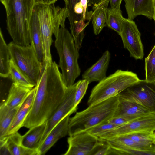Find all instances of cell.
<instances>
[{
    "label": "cell",
    "instance_id": "obj_13",
    "mask_svg": "<svg viewBox=\"0 0 155 155\" xmlns=\"http://www.w3.org/2000/svg\"><path fill=\"white\" fill-rule=\"evenodd\" d=\"M70 116L64 117L50 131L38 149V155L45 154L59 139L68 134Z\"/></svg>",
    "mask_w": 155,
    "mask_h": 155
},
{
    "label": "cell",
    "instance_id": "obj_5",
    "mask_svg": "<svg viewBox=\"0 0 155 155\" xmlns=\"http://www.w3.org/2000/svg\"><path fill=\"white\" fill-rule=\"evenodd\" d=\"M34 9L38 16L41 27L44 52V65L52 61L50 48L52 35L55 37L60 27H65V21L69 15L65 8H61L54 4H35Z\"/></svg>",
    "mask_w": 155,
    "mask_h": 155
},
{
    "label": "cell",
    "instance_id": "obj_11",
    "mask_svg": "<svg viewBox=\"0 0 155 155\" xmlns=\"http://www.w3.org/2000/svg\"><path fill=\"white\" fill-rule=\"evenodd\" d=\"M77 84V82L67 88L61 102L46 121V129L41 144L50 131L62 119L77 111V108L75 107L74 101Z\"/></svg>",
    "mask_w": 155,
    "mask_h": 155
},
{
    "label": "cell",
    "instance_id": "obj_1",
    "mask_svg": "<svg viewBox=\"0 0 155 155\" xmlns=\"http://www.w3.org/2000/svg\"><path fill=\"white\" fill-rule=\"evenodd\" d=\"M31 109L23 126L28 128L42 124L49 118L58 106L67 88L58 65L46 63L36 85Z\"/></svg>",
    "mask_w": 155,
    "mask_h": 155
},
{
    "label": "cell",
    "instance_id": "obj_15",
    "mask_svg": "<svg viewBox=\"0 0 155 155\" xmlns=\"http://www.w3.org/2000/svg\"><path fill=\"white\" fill-rule=\"evenodd\" d=\"M36 88H33L18 107L8 130L7 136L16 132L23 127L24 122L29 113L33 104Z\"/></svg>",
    "mask_w": 155,
    "mask_h": 155
},
{
    "label": "cell",
    "instance_id": "obj_32",
    "mask_svg": "<svg viewBox=\"0 0 155 155\" xmlns=\"http://www.w3.org/2000/svg\"><path fill=\"white\" fill-rule=\"evenodd\" d=\"M109 149L110 146L106 140L99 138L91 155H108Z\"/></svg>",
    "mask_w": 155,
    "mask_h": 155
},
{
    "label": "cell",
    "instance_id": "obj_12",
    "mask_svg": "<svg viewBox=\"0 0 155 155\" xmlns=\"http://www.w3.org/2000/svg\"><path fill=\"white\" fill-rule=\"evenodd\" d=\"M99 140L97 137L87 131L69 136L67 140L68 149L64 155H91Z\"/></svg>",
    "mask_w": 155,
    "mask_h": 155
},
{
    "label": "cell",
    "instance_id": "obj_17",
    "mask_svg": "<svg viewBox=\"0 0 155 155\" xmlns=\"http://www.w3.org/2000/svg\"><path fill=\"white\" fill-rule=\"evenodd\" d=\"M113 117H123L133 120L151 113L148 110L134 102L120 99Z\"/></svg>",
    "mask_w": 155,
    "mask_h": 155
},
{
    "label": "cell",
    "instance_id": "obj_14",
    "mask_svg": "<svg viewBox=\"0 0 155 155\" xmlns=\"http://www.w3.org/2000/svg\"><path fill=\"white\" fill-rule=\"evenodd\" d=\"M110 56L108 50L105 51L99 59L83 73L82 79L87 80L90 83L99 82L106 77Z\"/></svg>",
    "mask_w": 155,
    "mask_h": 155
},
{
    "label": "cell",
    "instance_id": "obj_20",
    "mask_svg": "<svg viewBox=\"0 0 155 155\" xmlns=\"http://www.w3.org/2000/svg\"><path fill=\"white\" fill-rule=\"evenodd\" d=\"M110 1V0H105L92 12L91 18L93 32L96 35L99 34L106 26L107 12Z\"/></svg>",
    "mask_w": 155,
    "mask_h": 155
},
{
    "label": "cell",
    "instance_id": "obj_40",
    "mask_svg": "<svg viewBox=\"0 0 155 155\" xmlns=\"http://www.w3.org/2000/svg\"><path fill=\"white\" fill-rule=\"evenodd\" d=\"M63 0L64 1L65 3H66V2L67 0Z\"/></svg>",
    "mask_w": 155,
    "mask_h": 155
},
{
    "label": "cell",
    "instance_id": "obj_29",
    "mask_svg": "<svg viewBox=\"0 0 155 155\" xmlns=\"http://www.w3.org/2000/svg\"><path fill=\"white\" fill-rule=\"evenodd\" d=\"M145 79L148 82H155V45L145 59Z\"/></svg>",
    "mask_w": 155,
    "mask_h": 155
},
{
    "label": "cell",
    "instance_id": "obj_36",
    "mask_svg": "<svg viewBox=\"0 0 155 155\" xmlns=\"http://www.w3.org/2000/svg\"><path fill=\"white\" fill-rule=\"evenodd\" d=\"M105 0H87L88 6H91L93 10Z\"/></svg>",
    "mask_w": 155,
    "mask_h": 155
},
{
    "label": "cell",
    "instance_id": "obj_33",
    "mask_svg": "<svg viewBox=\"0 0 155 155\" xmlns=\"http://www.w3.org/2000/svg\"><path fill=\"white\" fill-rule=\"evenodd\" d=\"M80 0H67L65 3V7L68 11L69 20L70 27L73 26L75 22V15L74 12V8L75 5L80 2Z\"/></svg>",
    "mask_w": 155,
    "mask_h": 155
},
{
    "label": "cell",
    "instance_id": "obj_41",
    "mask_svg": "<svg viewBox=\"0 0 155 155\" xmlns=\"http://www.w3.org/2000/svg\"><path fill=\"white\" fill-rule=\"evenodd\" d=\"M153 144L155 146V141H154Z\"/></svg>",
    "mask_w": 155,
    "mask_h": 155
},
{
    "label": "cell",
    "instance_id": "obj_21",
    "mask_svg": "<svg viewBox=\"0 0 155 155\" xmlns=\"http://www.w3.org/2000/svg\"><path fill=\"white\" fill-rule=\"evenodd\" d=\"M31 89L22 87L12 82L5 103L9 107H19Z\"/></svg>",
    "mask_w": 155,
    "mask_h": 155
},
{
    "label": "cell",
    "instance_id": "obj_22",
    "mask_svg": "<svg viewBox=\"0 0 155 155\" xmlns=\"http://www.w3.org/2000/svg\"><path fill=\"white\" fill-rule=\"evenodd\" d=\"M19 107H12L4 102L0 106V139L6 137L11 125Z\"/></svg>",
    "mask_w": 155,
    "mask_h": 155
},
{
    "label": "cell",
    "instance_id": "obj_38",
    "mask_svg": "<svg viewBox=\"0 0 155 155\" xmlns=\"http://www.w3.org/2000/svg\"><path fill=\"white\" fill-rule=\"evenodd\" d=\"M123 0H110V7L114 8L118 6H120ZM124 1L125 0H124Z\"/></svg>",
    "mask_w": 155,
    "mask_h": 155
},
{
    "label": "cell",
    "instance_id": "obj_2",
    "mask_svg": "<svg viewBox=\"0 0 155 155\" xmlns=\"http://www.w3.org/2000/svg\"><path fill=\"white\" fill-rule=\"evenodd\" d=\"M5 9L7 29L16 44H31L30 23L35 0H0Z\"/></svg>",
    "mask_w": 155,
    "mask_h": 155
},
{
    "label": "cell",
    "instance_id": "obj_7",
    "mask_svg": "<svg viewBox=\"0 0 155 155\" xmlns=\"http://www.w3.org/2000/svg\"><path fill=\"white\" fill-rule=\"evenodd\" d=\"M8 46L11 59L15 64L35 86L44 68L31 45H22L13 41Z\"/></svg>",
    "mask_w": 155,
    "mask_h": 155
},
{
    "label": "cell",
    "instance_id": "obj_30",
    "mask_svg": "<svg viewBox=\"0 0 155 155\" xmlns=\"http://www.w3.org/2000/svg\"><path fill=\"white\" fill-rule=\"evenodd\" d=\"M77 82L74 101V106L76 108H77L78 105L85 94L88 85L90 84L88 81L84 79L80 80Z\"/></svg>",
    "mask_w": 155,
    "mask_h": 155
},
{
    "label": "cell",
    "instance_id": "obj_16",
    "mask_svg": "<svg viewBox=\"0 0 155 155\" xmlns=\"http://www.w3.org/2000/svg\"><path fill=\"white\" fill-rule=\"evenodd\" d=\"M125 2L128 19L133 20L139 15H144L150 19H153V0H125Z\"/></svg>",
    "mask_w": 155,
    "mask_h": 155
},
{
    "label": "cell",
    "instance_id": "obj_9",
    "mask_svg": "<svg viewBox=\"0 0 155 155\" xmlns=\"http://www.w3.org/2000/svg\"><path fill=\"white\" fill-rule=\"evenodd\" d=\"M155 131V114L150 113L106 131L97 137L100 139L107 140L133 133L153 132Z\"/></svg>",
    "mask_w": 155,
    "mask_h": 155
},
{
    "label": "cell",
    "instance_id": "obj_6",
    "mask_svg": "<svg viewBox=\"0 0 155 155\" xmlns=\"http://www.w3.org/2000/svg\"><path fill=\"white\" fill-rule=\"evenodd\" d=\"M140 80L134 72L117 70L93 87L87 104L88 105H92L117 96Z\"/></svg>",
    "mask_w": 155,
    "mask_h": 155
},
{
    "label": "cell",
    "instance_id": "obj_35",
    "mask_svg": "<svg viewBox=\"0 0 155 155\" xmlns=\"http://www.w3.org/2000/svg\"><path fill=\"white\" fill-rule=\"evenodd\" d=\"M6 137L0 139V154L1 155H11L6 143Z\"/></svg>",
    "mask_w": 155,
    "mask_h": 155
},
{
    "label": "cell",
    "instance_id": "obj_18",
    "mask_svg": "<svg viewBox=\"0 0 155 155\" xmlns=\"http://www.w3.org/2000/svg\"><path fill=\"white\" fill-rule=\"evenodd\" d=\"M31 45L39 61L44 66V52L39 21L34 9L30 23Z\"/></svg>",
    "mask_w": 155,
    "mask_h": 155
},
{
    "label": "cell",
    "instance_id": "obj_34",
    "mask_svg": "<svg viewBox=\"0 0 155 155\" xmlns=\"http://www.w3.org/2000/svg\"><path fill=\"white\" fill-rule=\"evenodd\" d=\"M133 120L123 117H113L108 121L109 123L118 126L123 125Z\"/></svg>",
    "mask_w": 155,
    "mask_h": 155
},
{
    "label": "cell",
    "instance_id": "obj_23",
    "mask_svg": "<svg viewBox=\"0 0 155 155\" xmlns=\"http://www.w3.org/2000/svg\"><path fill=\"white\" fill-rule=\"evenodd\" d=\"M22 136L18 132L6 137L11 155H38L37 150L26 147L21 144Z\"/></svg>",
    "mask_w": 155,
    "mask_h": 155
},
{
    "label": "cell",
    "instance_id": "obj_4",
    "mask_svg": "<svg viewBox=\"0 0 155 155\" xmlns=\"http://www.w3.org/2000/svg\"><path fill=\"white\" fill-rule=\"evenodd\" d=\"M54 41L58 54L59 67L62 71V78L67 88L71 87L81 74L78 60L79 50L71 33L65 27H61Z\"/></svg>",
    "mask_w": 155,
    "mask_h": 155
},
{
    "label": "cell",
    "instance_id": "obj_28",
    "mask_svg": "<svg viewBox=\"0 0 155 155\" xmlns=\"http://www.w3.org/2000/svg\"><path fill=\"white\" fill-rule=\"evenodd\" d=\"M135 142L145 146H151L155 141V132H136L124 135Z\"/></svg>",
    "mask_w": 155,
    "mask_h": 155
},
{
    "label": "cell",
    "instance_id": "obj_26",
    "mask_svg": "<svg viewBox=\"0 0 155 155\" xmlns=\"http://www.w3.org/2000/svg\"><path fill=\"white\" fill-rule=\"evenodd\" d=\"M9 77L13 82L31 89L35 86L17 67L11 59L9 62Z\"/></svg>",
    "mask_w": 155,
    "mask_h": 155
},
{
    "label": "cell",
    "instance_id": "obj_37",
    "mask_svg": "<svg viewBox=\"0 0 155 155\" xmlns=\"http://www.w3.org/2000/svg\"><path fill=\"white\" fill-rule=\"evenodd\" d=\"M57 0H35V4L48 5L54 4Z\"/></svg>",
    "mask_w": 155,
    "mask_h": 155
},
{
    "label": "cell",
    "instance_id": "obj_3",
    "mask_svg": "<svg viewBox=\"0 0 155 155\" xmlns=\"http://www.w3.org/2000/svg\"><path fill=\"white\" fill-rule=\"evenodd\" d=\"M119 103L117 95L96 104L89 105L70 118L68 134L71 136L108 122L114 116Z\"/></svg>",
    "mask_w": 155,
    "mask_h": 155
},
{
    "label": "cell",
    "instance_id": "obj_31",
    "mask_svg": "<svg viewBox=\"0 0 155 155\" xmlns=\"http://www.w3.org/2000/svg\"><path fill=\"white\" fill-rule=\"evenodd\" d=\"M118 127L108 122L93 127L85 131L98 137L103 133Z\"/></svg>",
    "mask_w": 155,
    "mask_h": 155
},
{
    "label": "cell",
    "instance_id": "obj_24",
    "mask_svg": "<svg viewBox=\"0 0 155 155\" xmlns=\"http://www.w3.org/2000/svg\"><path fill=\"white\" fill-rule=\"evenodd\" d=\"M11 56L9 49L0 29V76L7 78L9 76V67Z\"/></svg>",
    "mask_w": 155,
    "mask_h": 155
},
{
    "label": "cell",
    "instance_id": "obj_25",
    "mask_svg": "<svg viewBox=\"0 0 155 155\" xmlns=\"http://www.w3.org/2000/svg\"><path fill=\"white\" fill-rule=\"evenodd\" d=\"M124 18L120 6L114 8H108L107 12L106 26L115 31L120 35Z\"/></svg>",
    "mask_w": 155,
    "mask_h": 155
},
{
    "label": "cell",
    "instance_id": "obj_19",
    "mask_svg": "<svg viewBox=\"0 0 155 155\" xmlns=\"http://www.w3.org/2000/svg\"><path fill=\"white\" fill-rule=\"evenodd\" d=\"M46 125V121L30 128L27 132L22 136V145L29 149L38 150L45 133Z\"/></svg>",
    "mask_w": 155,
    "mask_h": 155
},
{
    "label": "cell",
    "instance_id": "obj_27",
    "mask_svg": "<svg viewBox=\"0 0 155 155\" xmlns=\"http://www.w3.org/2000/svg\"><path fill=\"white\" fill-rule=\"evenodd\" d=\"M108 144L110 149L108 155H155V152L151 150Z\"/></svg>",
    "mask_w": 155,
    "mask_h": 155
},
{
    "label": "cell",
    "instance_id": "obj_10",
    "mask_svg": "<svg viewBox=\"0 0 155 155\" xmlns=\"http://www.w3.org/2000/svg\"><path fill=\"white\" fill-rule=\"evenodd\" d=\"M120 35L124 48L129 51L130 56L136 60L142 59L144 52L141 34L133 20L124 18Z\"/></svg>",
    "mask_w": 155,
    "mask_h": 155
},
{
    "label": "cell",
    "instance_id": "obj_39",
    "mask_svg": "<svg viewBox=\"0 0 155 155\" xmlns=\"http://www.w3.org/2000/svg\"><path fill=\"white\" fill-rule=\"evenodd\" d=\"M153 7H154V12H153V19L155 23V0H153Z\"/></svg>",
    "mask_w": 155,
    "mask_h": 155
},
{
    "label": "cell",
    "instance_id": "obj_8",
    "mask_svg": "<svg viewBox=\"0 0 155 155\" xmlns=\"http://www.w3.org/2000/svg\"><path fill=\"white\" fill-rule=\"evenodd\" d=\"M117 95L119 99L136 103L155 114V82L140 80Z\"/></svg>",
    "mask_w": 155,
    "mask_h": 155
}]
</instances>
